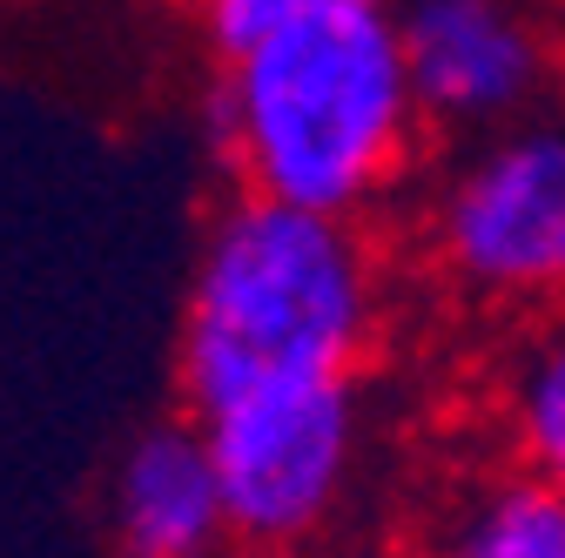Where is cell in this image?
<instances>
[{
	"label": "cell",
	"mask_w": 565,
	"mask_h": 558,
	"mask_svg": "<svg viewBox=\"0 0 565 558\" xmlns=\"http://www.w3.org/2000/svg\"><path fill=\"white\" fill-rule=\"evenodd\" d=\"M411 558H565V492L525 464H484L451 477Z\"/></svg>",
	"instance_id": "52a82bcc"
},
{
	"label": "cell",
	"mask_w": 565,
	"mask_h": 558,
	"mask_svg": "<svg viewBox=\"0 0 565 558\" xmlns=\"http://www.w3.org/2000/svg\"><path fill=\"white\" fill-rule=\"evenodd\" d=\"M499 431L512 464L565 492V310L525 316L499 364Z\"/></svg>",
	"instance_id": "ba28073f"
},
{
	"label": "cell",
	"mask_w": 565,
	"mask_h": 558,
	"mask_svg": "<svg viewBox=\"0 0 565 558\" xmlns=\"http://www.w3.org/2000/svg\"><path fill=\"white\" fill-rule=\"evenodd\" d=\"M337 8H364V0H195V21H202V41L209 54H243L297 21H317V14H337Z\"/></svg>",
	"instance_id": "9c48e42d"
},
{
	"label": "cell",
	"mask_w": 565,
	"mask_h": 558,
	"mask_svg": "<svg viewBox=\"0 0 565 558\" xmlns=\"http://www.w3.org/2000/svg\"><path fill=\"white\" fill-rule=\"evenodd\" d=\"M209 135L249 195L371 223L431 142L391 0L337 8L223 54L209 82Z\"/></svg>",
	"instance_id": "6da1fadb"
},
{
	"label": "cell",
	"mask_w": 565,
	"mask_h": 558,
	"mask_svg": "<svg viewBox=\"0 0 565 558\" xmlns=\"http://www.w3.org/2000/svg\"><path fill=\"white\" fill-rule=\"evenodd\" d=\"M189 417L202 425L243 551H303L358 498L371 451V404L358 377H290Z\"/></svg>",
	"instance_id": "277c9868"
},
{
	"label": "cell",
	"mask_w": 565,
	"mask_h": 558,
	"mask_svg": "<svg viewBox=\"0 0 565 558\" xmlns=\"http://www.w3.org/2000/svg\"><path fill=\"white\" fill-rule=\"evenodd\" d=\"M391 21L424 121L451 142L552 108L565 82L552 0H391Z\"/></svg>",
	"instance_id": "5b68a950"
},
{
	"label": "cell",
	"mask_w": 565,
	"mask_h": 558,
	"mask_svg": "<svg viewBox=\"0 0 565 558\" xmlns=\"http://www.w3.org/2000/svg\"><path fill=\"white\" fill-rule=\"evenodd\" d=\"M391 323V262L371 223L236 189L195 243L175 377L189 410L290 377H364Z\"/></svg>",
	"instance_id": "7a4b0ae2"
},
{
	"label": "cell",
	"mask_w": 565,
	"mask_h": 558,
	"mask_svg": "<svg viewBox=\"0 0 565 558\" xmlns=\"http://www.w3.org/2000/svg\"><path fill=\"white\" fill-rule=\"evenodd\" d=\"M417 249L471 310H565V108L458 142L417 208Z\"/></svg>",
	"instance_id": "3957f363"
},
{
	"label": "cell",
	"mask_w": 565,
	"mask_h": 558,
	"mask_svg": "<svg viewBox=\"0 0 565 558\" xmlns=\"http://www.w3.org/2000/svg\"><path fill=\"white\" fill-rule=\"evenodd\" d=\"M108 545L115 558H223L236 551L230 505L216 464H209L202 425L195 417H169V425L135 431L108 471L102 492Z\"/></svg>",
	"instance_id": "8992f818"
}]
</instances>
